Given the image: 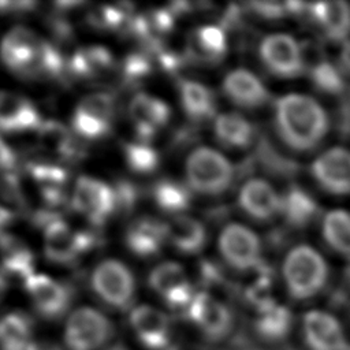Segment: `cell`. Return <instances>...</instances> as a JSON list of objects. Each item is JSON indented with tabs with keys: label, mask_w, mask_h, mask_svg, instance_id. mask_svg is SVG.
Masks as SVG:
<instances>
[{
	"label": "cell",
	"mask_w": 350,
	"mask_h": 350,
	"mask_svg": "<svg viewBox=\"0 0 350 350\" xmlns=\"http://www.w3.org/2000/svg\"><path fill=\"white\" fill-rule=\"evenodd\" d=\"M275 124L280 138L294 150L313 149L327 134L328 118L323 107L304 94H286L276 101Z\"/></svg>",
	"instance_id": "cell-1"
},
{
	"label": "cell",
	"mask_w": 350,
	"mask_h": 350,
	"mask_svg": "<svg viewBox=\"0 0 350 350\" xmlns=\"http://www.w3.org/2000/svg\"><path fill=\"white\" fill-rule=\"evenodd\" d=\"M328 268L324 258L310 246L301 245L288 252L283 262V278L290 295L308 299L327 282Z\"/></svg>",
	"instance_id": "cell-2"
},
{
	"label": "cell",
	"mask_w": 350,
	"mask_h": 350,
	"mask_svg": "<svg viewBox=\"0 0 350 350\" xmlns=\"http://www.w3.org/2000/svg\"><path fill=\"white\" fill-rule=\"evenodd\" d=\"M186 178L191 189L201 194L224 193L234 178L231 163L212 148H197L186 161Z\"/></svg>",
	"instance_id": "cell-3"
},
{
	"label": "cell",
	"mask_w": 350,
	"mask_h": 350,
	"mask_svg": "<svg viewBox=\"0 0 350 350\" xmlns=\"http://www.w3.org/2000/svg\"><path fill=\"white\" fill-rule=\"evenodd\" d=\"M46 41L27 27L16 26L1 40L0 59L7 68L21 77H41Z\"/></svg>",
	"instance_id": "cell-4"
},
{
	"label": "cell",
	"mask_w": 350,
	"mask_h": 350,
	"mask_svg": "<svg viewBox=\"0 0 350 350\" xmlns=\"http://www.w3.org/2000/svg\"><path fill=\"white\" fill-rule=\"evenodd\" d=\"M112 335L111 321L93 308H78L66 323L64 342L68 350H98Z\"/></svg>",
	"instance_id": "cell-5"
},
{
	"label": "cell",
	"mask_w": 350,
	"mask_h": 350,
	"mask_svg": "<svg viewBox=\"0 0 350 350\" xmlns=\"http://www.w3.org/2000/svg\"><path fill=\"white\" fill-rule=\"evenodd\" d=\"M92 287L103 302L115 309L130 306L135 294L131 271L118 260H104L94 268Z\"/></svg>",
	"instance_id": "cell-6"
},
{
	"label": "cell",
	"mask_w": 350,
	"mask_h": 350,
	"mask_svg": "<svg viewBox=\"0 0 350 350\" xmlns=\"http://www.w3.org/2000/svg\"><path fill=\"white\" fill-rule=\"evenodd\" d=\"M72 208L93 224L104 223L116 209L115 190L105 182L79 176L72 191Z\"/></svg>",
	"instance_id": "cell-7"
},
{
	"label": "cell",
	"mask_w": 350,
	"mask_h": 350,
	"mask_svg": "<svg viewBox=\"0 0 350 350\" xmlns=\"http://www.w3.org/2000/svg\"><path fill=\"white\" fill-rule=\"evenodd\" d=\"M115 115V101L108 93L83 97L72 115L75 134L85 139H98L108 134Z\"/></svg>",
	"instance_id": "cell-8"
},
{
	"label": "cell",
	"mask_w": 350,
	"mask_h": 350,
	"mask_svg": "<svg viewBox=\"0 0 350 350\" xmlns=\"http://www.w3.org/2000/svg\"><path fill=\"white\" fill-rule=\"evenodd\" d=\"M94 238L86 232L74 231L62 219H55L45 226L44 250L46 257L56 264H71L89 250Z\"/></svg>",
	"instance_id": "cell-9"
},
{
	"label": "cell",
	"mask_w": 350,
	"mask_h": 350,
	"mask_svg": "<svg viewBox=\"0 0 350 350\" xmlns=\"http://www.w3.org/2000/svg\"><path fill=\"white\" fill-rule=\"evenodd\" d=\"M219 249L223 258L239 271L254 268L261 257L258 237L238 223H231L223 228L219 237Z\"/></svg>",
	"instance_id": "cell-10"
},
{
	"label": "cell",
	"mask_w": 350,
	"mask_h": 350,
	"mask_svg": "<svg viewBox=\"0 0 350 350\" xmlns=\"http://www.w3.org/2000/svg\"><path fill=\"white\" fill-rule=\"evenodd\" d=\"M264 66L282 78L298 77L304 70V57L298 42L288 34H271L260 44Z\"/></svg>",
	"instance_id": "cell-11"
},
{
	"label": "cell",
	"mask_w": 350,
	"mask_h": 350,
	"mask_svg": "<svg viewBox=\"0 0 350 350\" xmlns=\"http://www.w3.org/2000/svg\"><path fill=\"white\" fill-rule=\"evenodd\" d=\"M149 286L168 306L175 309H187L196 295L183 268L172 261L153 268L149 275Z\"/></svg>",
	"instance_id": "cell-12"
},
{
	"label": "cell",
	"mask_w": 350,
	"mask_h": 350,
	"mask_svg": "<svg viewBox=\"0 0 350 350\" xmlns=\"http://www.w3.org/2000/svg\"><path fill=\"white\" fill-rule=\"evenodd\" d=\"M190 320L206 336L220 339L228 334L232 316L228 308L208 293H197L187 308Z\"/></svg>",
	"instance_id": "cell-13"
},
{
	"label": "cell",
	"mask_w": 350,
	"mask_h": 350,
	"mask_svg": "<svg viewBox=\"0 0 350 350\" xmlns=\"http://www.w3.org/2000/svg\"><path fill=\"white\" fill-rule=\"evenodd\" d=\"M302 329L310 350H350L340 323L327 312H308L302 319Z\"/></svg>",
	"instance_id": "cell-14"
},
{
	"label": "cell",
	"mask_w": 350,
	"mask_h": 350,
	"mask_svg": "<svg viewBox=\"0 0 350 350\" xmlns=\"http://www.w3.org/2000/svg\"><path fill=\"white\" fill-rule=\"evenodd\" d=\"M312 174L327 191L334 194L350 193V150L343 148L325 150L313 161Z\"/></svg>",
	"instance_id": "cell-15"
},
{
	"label": "cell",
	"mask_w": 350,
	"mask_h": 350,
	"mask_svg": "<svg viewBox=\"0 0 350 350\" xmlns=\"http://www.w3.org/2000/svg\"><path fill=\"white\" fill-rule=\"evenodd\" d=\"M25 288L33 305L44 317L57 319L63 316L70 306L71 295L68 290L46 275L34 273L25 283Z\"/></svg>",
	"instance_id": "cell-16"
},
{
	"label": "cell",
	"mask_w": 350,
	"mask_h": 350,
	"mask_svg": "<svg viewBox=\"0 0 350 350\" xmlns=\"http://www.w3.org/2000/svg\"><path fill=\"white\" fill-rule=\"evenodd\" d=\"M130 325L139 342L152 350H161L170 343L171 323L160 309L149 305L135 306L130 313Z\"/></svg>",
	"instance_id": "cell-17"
},
{
	"label": "cell",
	"mask_w": 350,
	"mask_h": 350,
	"mask_svg": "<svg viewBox=\"0 0 350 350\" xmlns=\"http://www.w3.org/2000/svg\"><path fill=\"white\" fill-rule=\"evenodd\" d=\"M129 109L137 137L144 142H149L171 116V109L163 100L146 93L135 94Z\"/></svg>",
	"instance_id": "cell-18"
},
{
	"label": "cell",
	"mask_w": 350,
	"mask_h": 350,
	"mask_svg": "<svg viewBox=\"0 0 350 350\" xmlns=\"http://www.w3.org/2000/svg\"><path fill=\"white\" fill-rule=\"evenodd\" d=\"M41 123L37 108L27 97L12 92H0V131L38 130Z\"/></svg>",
	"instance_id": "cell-19"
},
{
	"label": "cell",
	"mask_w": 350,
	"mask_h": 350,
	"mask_svg": "<svg viewBox=\"0 0 350 350\" xmlns=\"http://www.w3.org/2000/svg\"><path fill=\"white\" fill-rule=\"evenodd\" d=\"M239 206L253 219L268 220L282 212V198L262 179L247 180L238 196Z\"/></svg>",
	"instance_id": "cell-20"
},
{
	"label": "cell",
	"mask_w": 350,
	"mask_h": 350,
	"mask_svg": "<svg viewBox=\"0 0 350 350\" xmlns=\"http://www.w3.org/2000/svg\"><path fill=\"white\" fill-rule=\"evenodd\" d=\"M165 241V223L152 216L137 217L126 231L127 247L139 257H152L157 254Z\"/></svg>",
	"instance_id": "cell-21"
},
{
	"label": "cell",
	"mask_w": 350,
	"mask_h": 350,
	"mask_svg": "<svg viewBox=\"0 0 350 350\" xmlns=\"http://www.w3.org/2000/svg\"><path fill=\"white\" fill-rule=\"evenodd\" d=\"M223 90L232 103L243 108L261 107L269 98L264 83L253 72L243 68L234 70L226 75Z\"/></svg>",
	"instance_id": "cell-22"
},
{
	"label": "cell",
	"mask_w": 350,
	"mask_h": 350,
	"mask_svg": "<svg viewBox=\"0 0 350 350\" xmlns=\"http://www.w3.org/2000/svg\"><path fill=\"white\" fill-rule=\"evenodd\" d=\"M167 241L180 253H198L206 242L205 227L196 219L185 215L174 216L165 223Z\"/></svg>",
	"instance_id": "cell-23"
},
{
	"label": "cell",
	"mask_w": 350,
	"mask_h": 350,
	"mask_svg": "<svg viewBox=\"0 0 350 350\" xmlns=\"http://www.w3.org/2000/svg\"><path fill=\"white\" fill-rule=\"evenodd\" d=\"M38 141L44 150L60 160H77L82 154L81 146L74 135L59 122H42L38 127Z\"/></svg>",
	"instance_id": "cell-24"
},
{
	"label": "cell",
	"mask_w": 350,
	"mask_h": 350,
	"mask_svg": "<svg viewBox=\"0 0 350 350\" xmlns=\"http://www.w3.org/2000/svg\"><path fill=\"white\" fill-rule=\"evenodd\" d=\"M0 253L4 275L16 280H23V284L34 275L33 254L22 241L10 235H3L0 238Z\"/></svg>",
	"instance_id": "cell-25"
},
{
	"label": "cell",
	"mask_w": 350,
	"mask_h": 350,
	"mask_svg": "<svg viewBox=\"0 0 350 350\" xmlns=\"http://www.w3.org/2000/svg\"><path fill=\"white\" fill-rule=\"evenodd\" d=\"M310 11L331 40H346L350 33V5L346 1L314 3Z\"/></svg>",
	"instance_id": "cell-26"
},
{
	"label": "cell",
	"mask_w": 350,
	"mask_h": 350,
	"mask_svg": "<svg viewBox=\"0 0 350 350\" xmlns=\"http://www.w3.org/2000/svg\"><path fill=\"white\" fill-rule=\"evenodd\" d=\"M113 66L111 52L100 45H90L78 49L70 60V71L82 79H96L107 74Z\"/></svg>",
	"instance_id": "cell-27"
},
{
	"label": "cell",
	"mask_w": 350,
	"mask_h": 350,
	"mask_svg": "<svg viewBox=\"0 0 350 350\" xmlns=\"http://www.w3.org/2000/svg\"><path fill=\"white\" fill-rule=\"evenodd\" d=\"M227 49L226 34L221 27L206 25L196 29L189 38V56L201 62L219 60Z\"/></svg>",
	"instance_id": "cell-28"
},
{
	"label": "cell",
	"mask_w": 350,
	"mask_h": 350,
	"mask_svg": "<svg viewBox=\"0 0 350 350\" xmlns=\"http://www.w3.org/2000/svg\"><path fill=\"white\" fill-rule=\"evenodd\" d=\"M180 104L193 120H206L213 116L216 104L212 92L200 82L183 81L179 85Z\"/></svg>",
	"instance_id": "cell-29"
},
{
	"label": "cell",
	"mask_w": 350,
	"mask_h": 350,
	"mask_svg": "<svg viewBox=\"0 0 350 350\" xmlns=\"http://www.w3.org/2000/svg\"><path fill=\"white\" fill-rule=\"evenodd\" d=\"M30 175L48 204L55 206L62 202L67 182V172L63 167L49 163H34L30 165Z\"/></svg>",
	"instance_id": "cell-30"
},
{
	"label": "cell",
	"mask_w": 350,
	"mask_h": 350,
	"mask_svg": "<svg viewBox=\"0 0 350 350\" xmlns=\"http://www.w3.org/2000/svg\"><path fill=\"white\" fill-rule=\"evenodd\" d=\"M215 135L226 146L246 148L253 141L254 129L238 113H221L215 120Z\"/></svg>",
	"instance_id": "cell-31"
},
{
	"label": "cell",
	"mask_w": 350,
	"mask_h": 350,
	"mask_svg": "<svg viewBox=\"0 0 350 350\" xmlns=\"http://www.w3.org/2000/svg\"><path fill=\"white\" fill-rule=\"evenodd\" d=\"M31 321L19 312L0 319V350H27L31 343Z\"/></svg>",
	"instance_id": "cell-32"
},
{
	"label": "cell",
	"mask_w": 350,
	"mask_h": 350,
	"mask_svg": "<svg viewBox=\"0 0 350 350\" xmlns=\"http://www.w3.org/2000/svg\"><path fill=\"white\" fill-rule=\"evenodd\" d=\"M323 235L327 243L339 254L350 258V213L342 209L331 211L323 220Z\"/></svg>",
	"instance_id": "cell-33"
},
{
	"label": "cell",
	"mask_w": 350,
	"mask_h": 350,
	"mask_svg": "<svg viewBox=\"0 0 350 350\" xmlns=\"http://www.w3.org/2000/svg\"><path fill=\"white\" fill-rule=\"evenodd\" d=\"M260 316L257 319V331L267 339H282L287 335L291 325L290 312L269 301L258 308Z\"/></svg>",
	"instance_id": "cell-34"
},
{
	"label": "cell",
	"mask_w": 350,
	"mask_h": 350,
	"mask_svg": "<svg viewBox=\"0 0 350 350\" xmlns=\"http://www.w3.org/2000/svg\"><path fill=\"white\" fill-rule=\"evenodd\" d=\"M153 200L165 212H182L190 205L191 194L186 185L174 179H161L153 186Z\"/></svg>",
	"instance_id": "cell-35"
},
{
	"label": "cell",
	"mask_w": 350,
	"mask_h": 350,
	"mask_svg": "<svg viewBox=\"0 0 350 350\" xmlns=\"http://www.w3.org/2000/svg\"><path fill=\"white\" fill-rule=\"evenodd\" d=\"M282 212L293 226H305L314 216L316 204L304 190L294 187L282 198Z\"/></svg>",
	"instance_id": "cell-36"
},
{
	"label": "cell",
	"mask_w": 350,
	"mask_h": 350,
	"mask_svg": "<svg viewBox=\"0 0 350 350\" xmlns=\"http://www.w3.org/2000/svg\"><path fill=\"white\" fill-rule=\"evenodd\" d=\"M124 157L129 167L138 174H150L159 167V153L150 146V142L134 141L123 146Z\"/></svg>",
	"instance_id": "cell-37"
},
{
	"label": "cell",
	"mask_w": 350,
	"mask_h": 350,
	"mask_svg": "<svg viewBox=\"0 0 350 350\" xmlns=\"http://www.w3.org/2000/svg\"><path fill=\"white\" fill-rule=\"evenodd\" d=\"M314 85L325 93H339L343 88V81L339 71L329 63H319L312 70Z\"/></svg>",
	"instance_id": "cell-38"
},
{
	"label": "cell",
	"mask_w": 350,
	"mask_h": 350,
	"mask_svg": "<svg viewBox=\"0 0 350 350\" xmlns=\"http://www.w3.org/2000/svg\"><path fill=\"white\" fill-rule=\"evenodd\" d=\"M89 21L98 29H118L127 21V11L120 5H100L90 12Z\"/></svg>",
	"instance_id": "cell-39"
},
{
	"label": "cell",
	"mask_w": 350,
	"mask_h": 350,
	"mask_svg": "<svg viewBox=\"0 0 350 350\" xmlns=\"http://www.w3.org/2000/svg\"><path fill=\"white\" fill-rule=\"evenodd\" d=\"M152 71L149 59L142 53H130L123 63V75L129 82H139Z\"/></svg>",
	"instance_id": "cell-40"
},
{
	"label": "cell",
	"mask_w": 350,
	"mask_h": 350,
	"mask_svg": "<svg viewBox=\"0 0 350 350\" xmlns=\"http://www.w3.org/2000/svg\"><path fill=\"white\" fill-rule=\"evenodd\" d=\"M252 7L254 8L256 12H258L260 15H262L265 18H279V16L284 15L288 4L286 5V4H280V3H253Z\"/></svg>",
	"instance_id": "cell-41"
},
{
	"label": "cell",
	"mask_w": 350,
	"mask_h": 350,
	"mask_svg": "<svg viewBox=\"0 0 350 350\" xmlns=\"http://www.w3.org/2000/svg\"><path fill=\"white\" fill-rule=\"evenodd\" d=\"M15 164V156L11 148L0 138V171H8Z\"/></svg>",
	"instance_id": "cell-42"
},
{
	"label": "cell",
	"mask_w": 350,
	"mask_h": 350,
	"mask_svg": "<svg viewBox=\"0 0 350 350\" xmlns=\"http://www.w3.org/2000/svg\"><path fill=\"white\" fill-rule=\"evenodd\" d=\"M27 350H62L56 343L45 339H38V340H31Z\"/></svg>",
	"instance_id": "cell-43"
},
{
	"label": "cell",
	"mask_w": 350,
	"mask_h": 350,
	"mask_svg": "<svg viewBox=\"0 0 350 350\" xmlns=\"http://www.w3.org/2000/svg\"><path fill=\"white\" fill-rule=\"evenodd\" d=\"M339 63L343 71H346L347 74H350V41H347L342 51H340V57H339Z\"/></svg>",
	"instance_id": "cell-44"
},
{
	"label": "cell",
	"mask_w": 350,
	"mask_h": 350,
	"mask_svg": "<svg viewBox=\"0 0 350 350\" xmlns=\"http://www.w3.org/2000/svg\"><path fill=\"white\" fill-rule=\"evenodd\" d=\"M4 288H5V280H4V276L0 273V298L4 293Z\"/></svg>",
	"instance_id": "cell-45"
}]
</instances>
